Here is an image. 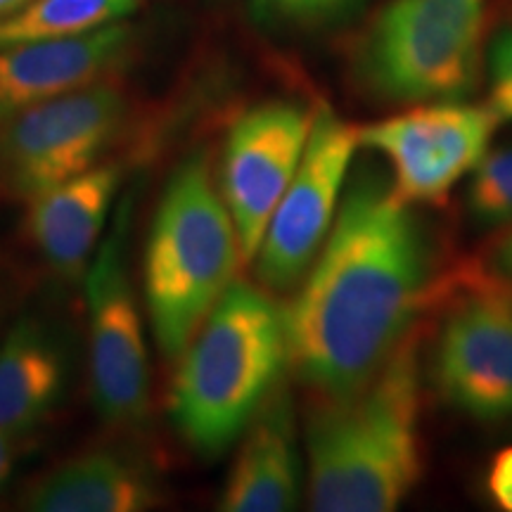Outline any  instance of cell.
<instances>
[{
  "instance_id": "1",
  "label": "cell",
  "mask_w": 512,
  "mask_h": 512,
  "mask_svg": "<svg viewBox=\"0 0 512 512\" xmlns=\"http://www.w3.org/2000/svg\"><path fill=\"white\" fill-rule=\"evenodd\" d=\"M287 316L290 361L320 396L356 392L406 339L430 283V249L411 204L363 174Z\"/></svg>"
},
{
  "instance_id": "2",
  "label": "cell",
  "mask_w": 512,
  "mask_h": 512,
  "mask_svg": "<svg viewBox=\"0 0 512 512\" xmlns=\"http://www.w3.org/2000/svg\"><path fill=\"white\" fill-rule=\"evenodd\" d=\"M309 503L318 512H389L420 477V368L406 337L356 392L309 415Z\"/></svg>"
},
{
  "instance_id": "3",
  "label": "cell",
  "mask_w": 512,
  "mask_h": 512,
  "mask_svg": "<svg viewBox=\"0 0 512 512\" xmlns=\"http://www.w3.org/2000/svg\"><path fill=\"white\" fill-rule=\"evenodd\" d=\"M290 361L287 316L273 297L233 280L178 356L169 413L192 451L216 458L245 434Z\"/></svg>"
},
{
  "instance_id": "4",
  "label": "cell",
  "mask_w": 512,
  "mask_h": 512,
  "mask_svg": "<svg viewBox=\"0 0 512 512\" xmlns=\"http://www.w3.org/2000/svg\"><path fill=\"white\" fill-rule=\"evenodd\" d=\"M240 240L202 159L171 176L145 249V304L164 361H178L233 285Z\"/></svg>"
},
{
  "instance_id": "5",
  "label": "cell",
  "mask_w": 512,
  "mask_h": 512,
  "mask_svg": "<svg viewBox=\"0 0 512 512\" xmlns=\"http://www.w3.org/2000/svg\"><path fill=\"white\" fill-rule=\"evenodd\" d=\"M484 27L486 0H392L363 41V79L389 100H456L477 81Z\"/></svg>"
},
{
  "instance_id": "6",
  "label": "cell",
  "mask_w": 512,
  "mask_h": 512,
  "mask_svg": "<svg viewBox=\"0 0 512 512\" xmlns=\"http://www.w3.org/2000/svg\"><path fill=\"white\" fill-rule=\"evenodd\" d=\"M128 110L110 79L0 119V200L29 204L93 169L124 131Z\"/></svg>"
},
{
  "instance_id": "7",
  "label": "cell",
  "mask_w": 512,
  "mask_h": 512,
  "mask_svg": "<svg viewBox=\"0 0 512 512\" xmlns=\"http://www.w3.org/2000/svg\"><path fill=\"white\" fill-rule=\"evenodd\" d=\"M361 147L358 128L320 107L302 162L280 197L256 252V275L271 290H290L309 268L337 219L339 197Z\"/></svg>"
},
{
  "instance_id": "8",
  "label": "cell",
  "mask_w": 512,
  "mask_h": 512,
  "mask_svg": "<svg viewBox=\"0 0 512 512\" xmlns=\"http://www.w3.org/2000/svg\"><path fill=\"white\" fill-rule=\"evenodd\" d=\"M126 207L86 268L91 399L110 425H138L150 408V358L143 316L126 271Z\"/></svg>"
},
{
  "instance_id": "9",
  "label": "cell",
  "mask_w": 512,
  "mask_h": 512,
  "mask_svg": "<svg viewBox=\"0 0 512 512\" xmlns=\"http://www.w3.org/2000/svg\"><path fill=\"white\" fill-rule=\"evenodd\" d=\"M498 121L491 107L439 100L358 128V138L387 159L399 200L444 204L489 152Z\"/></svg>"
},
{
  "instance_id": "10",
  "label": "cell",
  "mask_w": 512,
  "mask_h": 512,
  "mask_svg": "<svg viewBox=\"0 0 512 512\" xmlns=\"http://www.w3.org/2000/svg\"><path fill=\"white\" fill-rule=\"evenodd\" d=\"M311 119L294 102H264L230 126L221 164V197L240 240L242 264L254 261L280 197L302 162Z\"/></svg>"
},
{
  "instance_id": "11",
  "label": "cell",
  "mask_w": 512,
  "mask_h": 512,
  "mask_svg": "<svg viewBox=\"0 0 512 512\" xmlns=\"http://www.w3.org/2000/svg\"><path fill=\"white\" fill-rule=\"evenodd\" d=\"M434 380L448 406L477 420L512 415V290L484 287L441 325Z\"/></svg>"
},
{
  "instance_id": "12",
  "label": "cell",
  "mask_w": 512,
  "mask_h": 512,
  "mask_svg": "<svg viewBox=\"0 0 512 512\" xmlns=\"http://www.w3.org/2000/svg\"><path fill=\"white\" fill-rule=\"evenodd\" d=\"M133 48L136 34L124 22L0 48V119L57 95L117 79L131 62Z\"/></svg>"
},
{
  "instance_id": "13",
  "label": "cell",
  "mask_w": 512,
  "mask_h": 512,
  "mask_svg": "<svg viewBox=\"0 0 512 512\" xmlns=\"http://www.w3.org/2000/svg\"><path fill=\"white\" fill-rule=\"evenodd\" d=\"M299 465L292 399L278 384L247 425L219 508L226 512L294 510L302 501Z\"/></svg>"
},
{
  "instance_id": "14",
  "label": "cell",
  "mask_w": 512,
  "mask_h": 512,
  "mask_svg": "<svg viewBox=\"0 0 512 512\" xmlns=\"http://www.w3.org/2000/svg\"><path fill=\"white\" fill-rule=\"evenodd\" d=\"M124 183L121 164H95L27 204V233L43 259L67 278L91 266Z\"/></svg>"
},
{
  "instance_id": "15",
  "label": "cell",
  "mask_w": 512,
  "mask_h": 512,
  "mask_svg": "<svg viewBox=\"0 0 512 512\" xmlns=\"http://www.w3.org/2000/svg\"><path fill=\"white\" fill-rule=\"evenodd\" d=\"M145 467L114 451H91L53 467L24 494L34 512H143L159 503Z\"/></svg>"
},
{
  "instance_id": "16",
  "label": "cell",
  "mask_w": 512,
  "mask_h": 512,
  "mask_svg": "<svg viewBox=\"0 0 512 512\" xmlns=\"http://www.w3.org/2000/svg\"><path fill=\"white\" fill-rule=\"evenodd\" d=\"M64 354L38 320H19L0 344V434L22 439L48 418L64 389Z\"/></svg>"
},
{
  "instance_id": "17",
  "label": "cell",
  "mask_w": 512,
  "mask_h": 512,
  "mask_svg": "<svg viewBox=\"0 0 512 512\" xmlns=\"http://www.w3.org/2000/svg\"><path fill=\"white\" fill-rule=\"evenodd\" d=\"M138 5L140 0H29L0 17V48L86 34L121 22Z\"/></svg>"
},
{
  "instance_id": "18",
  "label": "cell",
  "mask_w": 512,
  "mask_h": 512,
  "mask_svg": "<svg viewBox=\"0 0 512 512\" xmlns=\"http://www.w3.org/2000/svg\"><path fill=\"white\" fill-rule=\"evenodd\" d=\"M467 207L484 226L512 223V147L486 152L475 166Z\"/></svg>"
},
{
  "instance_id": "19",
  "label": "cell",
  "mask_w": 512,
  "mask_h": 512,
  "mask_svg": "<svg viewBox=\"0 0 512 512\" xmlns=\"http://www.w3.org/2000/svg\"><path fill=\"white\" fill-rule=\"evenodd\" d=\"M361 0H252L254 10L268 19L294 24H316L354 10Z\"/></svg>"
},
{
  "instance_id": "20",
  "label": "cell",
  "mask_w": 512,
  "mask_h": 512,
  "mask_svg": "<svg viewBox=\"0 0 512 512\" xmlns=\"http://www.w3.org/2000/svg\"><path fill=\"white\" fill-rule=\"evenodd\" d=\"M491 102L498 119H512V29L503 31L491 48Z\"/></svg>"
},
{
  "instance_id": "21",
  "label": "cell",
  "mask_w": 512,
  "mask_h": 512,
  "mask_svg": "<svg viewBox=\"0 0 512 512\" xmlns=\"http://www.w3.org/2000/svg\"><path fill=\"white\" fill-rule=\"evenodd\" d=\"M486 486H489V494L498 503V508L512 512V446L496 453L494 463L489 467Z\"/></svg>"
},
{
  "instance_id": "22",
  "label": "cell",
  "mask_w": 512,
  "mask_h": 512,
  "mask_svg": "<svg viewBox=\"0 0 512 512\" xmlns=\"http://www.w3.org/2000/svg\"><path fill=\"white\" fill-rule=\"evenodd\" d=\"M17 444L19 439L8 437V434H0V489L8 484V479L12 477V470H15Z\"/></svg>"
},
{
  "instance_id": "23",
  "label": "cell",
  "mask_w": 512,
  "mask_h": 512,
  "mask_svg": "<svg viewBox=\"0 0 512 512\" xmlns=\"http://www.w3.org/2000/svg\"><path fill=\"white\" fill-rule=\"evenodd\" d=\"M494 261L505 275H512V233L501 242V245H498Z\"/></svg>"
},
{
  "instance_id": "24",
  "label": "cell",
  "mask_w": 512,
  "mask_h": 512,
  "mask_svg": "<svg viewBox=\"0 0 512 512\" xmlns=\"http://www.w3.org/2000/svg\"><path fill=\"white\" fill-rule=\"evenodd\" d=\"M29 0H0V17L10 15V12H15L22 8V5H27Z\"/></svg>"
}]
</instances>
